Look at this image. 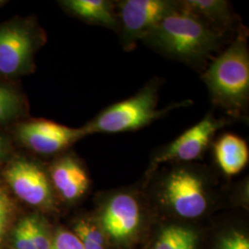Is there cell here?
<instances>
[{
    "label": "cell",
    "instance_id": "1",
    "mask_svg": "<svg viewBox=\"0 0 249 249\" xmlns=\"http://www.w3.org/2000/svg\"><path fill=\"white\" fill-rule=\"evenodd\" d=\"M216 32L183 5L155 27L142 42L155 52L202 72L226 44Z\"/></svg>",
    "mask_w": 249,
    "mask_h": 249
},
{
    "label": "cell",
    "instance_id": "2",
    "mask_svg": "<svg viewBox=\"0 0 249 249\" xmlns=\"http://www.w3.org/2000/svg\"><path fill=\"white\" fill-rule=\"evenodd\" d=\"M249 33L242 29L227 47L201 72L209 97L214 107L231 120H248L249 109Z\"/></svg>",
    "mask_w": 249,
    "mask_h": 249
},
{
    "label": "cell",
    "instance_id": "3",
    "mask_svg": "<svg viewBox=\"0 0 249 249\" xmlns=\"http://www.w3.org/2000/svg\"><path fill=\"white\" fill-rule=\"evenodd\" d=\"M164 80L154 77L128 98L104 108L82 126L87 136L93 134L132 132L150 125L181 107H190L191 100L170 104L159 109L160 91Z\"/></svg>",
    "mask_w": 249,
    "mask_h": 249
},
{
    "label": "cell",
    "instance_id": "4",
    "mask_svg": "<svg viewBox=\"0 0 249 249\" xmlns=\"http://www.w3.org/2000/svg\"><path fill=\"white\" fill-rule=\"evenodd\" d=\"M158 197L162 205L185 219L200 217L211 203L208 181L203 174L186 163H178L162 178Z\"/></svg>",
    "mask_w": 249,
    "mask_h": 249
},
{
    "label": "cell",
    "instance_id": "5",
    "mask_svg": "<svg viewBox=\"0 0 249 249\" xmlns=\"http://www.w3.org/2000/svg\"><path fill=\"white\" fill-rule=\"evenodd\" d=\"M232 121L230 117H217L213 111L207 113L196 124L154 152L148 175L154 173L162 163H188L200 160L212 147L218 131Z\"/></svg>",
    "mask_w": 249,
    "mask_h": 249
},
{
    "label": "cell",
    "instance_id": "6",
    "mask_svg": "<svg viewBox=\"0 0 249 249\" xmlns=\"http://www.w3.org/2000/svg\"><path fill=\"white\" fill-rule=\"evenodd\" d=\"M117 35L125 52L134 50L160 21L180 7V0H117Z\"/></svg>",
    "mask_w": 249,
    "mask_h": 249
},
{
    "label": "cell",
    "instance_id": "7",
    "mask_svg": "<svg viewBox=\"0 0 249 249\" xmlns=\"http://www.w3.org/2000/svg\"><path fill=\"white\" fill-rule=\"evenodd\" d=\"M18 137L27 148L42 155H53L68 150L87 137L81 127H71L46 119L21 124Z\"/></svg>",
    "mask_w": 249,
    "mask_h": 249
},
{
    "label": "cell",
    "instance_id": "8",
    "mask_svg": "<svg viewBox=\"0 0 249 249\" xmlns=\"http://www.w3.org/2000/svg\"><path fill=\"white\" fill-rule=\"evenodd\" d=\"M142 216V204L132 191H118L104 198L100 212L101 225L117 241L125 240L137 231Z\"/></svg>",
    "mask_w": 249,
    "mask_h": 249
},
{
    "label": "cell",
    "instance_id": "9",
    "mask_svg": "<svg viewBox=\"0 0 249 249\" xmlns=\"http://www.w3.org/2000/svg\"><path fill=\"white\" fill-rule=\"evenodd\" d=\"M9 187L19 199L42 209L53 206L52 186L42 168L33 161H13L4 172Z\"/></svg>",
    "mask_w": 249,
    "mask_h": 249
},
{
    "label": "cell",
    "instance_id": "10",
    "mask_svg": "<svg viewBox=\"0 0 249 249\" xmlns=\"http://www.w3.org/2000/svg\"><path fill=\"white\" fill-rule=\"evenodd\" d=\"M36 48L33 32L22 25L0 28V74L13 76L27 71Z\"/></svg>",
    "mask_w": 249,
    "mask_h": 249
},
{
    "label": "cell",
    "instance_id": "11",
    "mask_svg": "<svg viewBox=\"0 0 249 249\" xmlns=\"http://www.w3.org/2000/svg\"><path fill=\"white\" fill-rule=\"evenodd\" d=\"M52 185L64 200L74 202L89 187V175L74 155L67 154L55 160L50 169Z\"/></svg>",
    "mask_w": 249,
    "mask_h": 249
},
{
    "label": "cell",
    "instance_id": "12",
    "mask_svg": "<svg viewBox=\"0 0 249 249\" xmlns=\"http://www.w3.org/2000/svg\"><path fill=\"white\" fill-rule=\"evenodd\" d=\"M183 5L219 34L235 36L245 27L227 0H182Z\"/></svg>",
    "mask_w": 249,
    "mask_h": 249
},
{
    "label": "cell",
    "instance_id": "13",
    "mask_svg": "<svg viewBox=\"0 0 249 249\" xmlns=\"http://www.w3.org/2000/svg\"><path fill=\"white\" fill-rule=\"evenodd\" d=\"M211 148L217 166L227 177L238 175L249 163L248 142L236 134H222L215 138Z\"/></svg>",
    "mask_w": 249,
    "mask_h": 249
},
{
    "label": "cell",
    "instance_id": "14",
    "mask_svg": "<svg viewBox=\"0 0 249 249\" xmlns=\"http://www.w3.org/2000/svg\"><path fill=\"white\" fill-rule=\"evenodd\" d=\"M61 6L83 21L117 33L116 3L112 0H64Z\"/></svg>",
    "mask_w": 249,
    "mask_h": 249
},
{
    "label": "cell",
    "instance_id": "15",
    "mask_svg": "<svg viewBox=\"0 0 249 249\" xmlns=\"http://www.w3.org/2000/svg\"><path fill=\"white\" fill-rule=\"evenodd\" d=\"M196 233L189 229L172 225L160 232L153 249H195Z\"/></svg>",
    "mask_w": 249,
    "mask_h": 249
},
{
    "label": "cell",
    "instance_id": "16",
    "mask_svg": "<svg viewBox=\"0 0 249 249\" xmlns=\"http://www.w3.org/2000/svg\"><path fill=\"white\" fill-rule=\"evenodd\" d=\"M74 233L80 239L83 249H105L103 232L90 222L79 221L74 227Z\"/></svg>",
    "mask_w": 249,
    "mask_h": 249
},
{
    "label": "cell",
    "instance_id": "17",
    "mask_svg": "<svg viewBox=\"0 0 249 249\" xmlns=\"http://www.w3.org/2000/svg\"><path fill=\"white\" fill-rule=\"evenodd\" d=\"M25 220L36 249H52L53 237L48 231L45 220L38 215L27 216Z\"/></svg>",
    "mask_w": 249,
    "mask_h": 249
},
{
    "label": "cell",
    "instance_id": "18",
    "mask_svg": "<svg viewBox=\"0 0 249 249\" xmlns=\"http://www.w3.org/2000/svg\"><path fill=\"white\" fill-rule=\"evenodd\" d=\"M20 110V99L13 89L0 85V123L13 119Z\"/></svg>",
    "mask_w": 249,
    "mask_h": 249
},
{
    "label": "cell",
    "instance_id": "19",
    "mask_svg": "<svg viewBox=\"0 0 249 249\" xmlns=\"http://www.w3.org/2000/svg\"><path fill=\"white\" fill-rule=\"evenodd\" d=\"M11 245L13 249H36L29 233L25 218L19 221L11 232Z\"/></svg>",
    "mask_w": 249,
    "mask_h": 249
},
{
    "label": "cell",
    "instance_id": "20",
    "mask_svg": "<svg viewBox=\"0 0 249 249\" xmlns=\"http://www.w3.org/2000/svg\"><path fill=\"white\" fill-rule=\"evenodd\" d=\"M51 249H83V247L74 232L59 229L53 236Z\"/></svg>",
    "mask_w": 249,
    "mask_h": 249
},
{
    "label": "cell",
    "instance_id": "21",
    "mask_svg": "<svg viewBox=\"0 0 249 249\" xmlns=\"http://www.w3.org/2000/svg\"><path fill=\"white\" fill-rule=\"evenodd\" d=\"M12 202L6 192L0 187V244L5 235L12 213Z\"/></svg>",
    "mask_w": 249,
    "mask_h": 249
},
{
    "label": "cell",
    "instance_id": "22",
    "mask_svg": "<svg viewBox=\"0 0 249 249\" xmlns=\"http://www.w3.org/2000/svg\"><path fill=\"white\" fill-rule=\"evenodd\" d=\"M220 249H249V238L240 232H232L223 237Z\"/></svg>",
    "mask_w": 249,
    "mask_h": 249
},
{
    "label": "cell",
    "instance_id": "23",
    "mask_svg": "<svg viewBox=\"0 0 249 249\" xmlns=\"http://www.w3.org/2000/svg\"><path fill=\"white\" fill-rule=\"evenodd\" d=\"M6 151V142L2 136H0V160L3 158Z\"/></svg>",
    "mask_w": 249,
    "mask_h": 249
}]
</instances>
